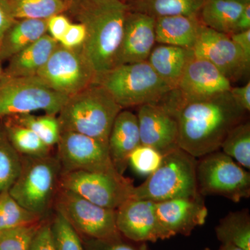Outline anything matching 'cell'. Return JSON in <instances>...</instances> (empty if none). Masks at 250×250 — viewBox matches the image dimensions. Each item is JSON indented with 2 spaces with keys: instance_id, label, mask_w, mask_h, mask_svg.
Listing matches in <instances>:
<instances>
[{
  "instance_id": "1",
  "label": "cell",
  "mask_w": 250,
  "mask_h": 250,
  "mask_svg": "<svg viewBox=\"0 0 250 250\" xmlns=\"http://www.w3.org/2000/svg\"><path fill=\"white\" fill-rule=\"evenodd\" d=\"M247 113L229 91L200 101L176 104L179 148L196 159L220 150L230 130L246 120Z\"/></svg>"
},
{
  "instance_id": "2",
  "label": "cell",
  "mask_w": 250,
  "mask_h": 250,
  "mask_svg": "<svg viewBox=\"0 0 250 250\" xmlns=\"http://www.w3.org/2000/svg\"><path fill=\"white\" fill-rule=\"evenodd\" d=\"M69 10L86 29V39L82 47L97 77L116 66L129 11L127 5L112 0Z\"/></svg>"
},
{
  "instance_id": "3",
  "label": "cell",
  "mask_w": 250,
  "mask_h": 250,
  "mask_svg": "<svg viewBox=\"0 0 250 250\" xmlns=\"http://www.w3.org/2000/svg\"><path fill=\"white\" fill-rule=\"evenodd\" d=\"M123 108L98 83L67 98L57 115L62 131L108 141L115 119Z\"/></svg>"
},
{
  "instance_id": "4",
  "label": "cell",
  "mask_w": 250,
  "mask_h": 250,
  "mask_svg": "<svg viewBox=\"0 0 250 250\" xmlns=\"http://www.w3.org/2000/svg\"><path fill=\"white\" fill-rule=\"evenodd\" d=\"M96 83L125 108L159 103L174 90L146 62L123 64L97 77Z\"/></svg>"
},
{
  "instance_id": "5",
  "label": "cell",
  "mask_w": 250,
  "mask_h": 250,
  "mask_svg": "<svg viewBox=\"0 0 250 250\" xmlns=\"http://www.w3.org/2000/svg\"><path fill=\"white\" fill-rule=\"evenodd\" d=\"M61 176L57 156H22L21 172L10 188V195L23 208L44 219L54 205Z\"/></svg>"
},
{
  "instance_id": "6",
  "label": "cell",
  "mask_w": 250,
  "mask_h": 250,
  "mask_svg": "<svg viewBox=\"0 0 250 250\" xmlns=\"http://www.w3.org/2000/svg\"><path fill=\"white\" fill-rule=\"evenodd\" d=\"M196 158L181 148L164 156L160 166L143 183L134 188L131 198L161 202L200 195Z\"/></svg>"
},
{
  "instance_id": "7",
  "label": "cell",
  "mask_w": 250,
  "mask_h": 250,
  "mask_svg": "<svg viewBox=\"0 0 250 250\" xmlns=\"http://www.w3.org/2000/svg\"><path fill=\"white\" fill-rule=\"evenodd\" d=\"M69 97L56 91L38 76L0 79V118L43 111L59 114Z\"/></svg>"
},
{
  "instance_id": "8",
  "label": "cell",
  "mask_w": 250,
  "mask_h": 250,
  "mask_svg": "<svg viewBox=\"0 0 250 250\" xmlns=\"http://www.w3.org/2000/svg\"><path fill=\"white\" fill-rule=\"evenodd\" d=\"M197 190L201 196L218 195L238 202L250 196V174L222 151L197 160Z\"/></svg>"
},
{
  "instance_id": "9",
  "label": "cell",
  "mask_w": 250,
  "mask_h": 250,
  "mask_svg": "<svg viewBox=\"0 0 250 250\" xmlns=\"http://www.w3.org/2000/svg\"><path fill=\"white\" fill-rule=\"evenodd\" d=\"M77 232L88 238H121L116 225V210L95 205L70 190L59 188L54 204Z\"/></svg>"
},
{
  "instance_id": "10",
  "label": "cell",
  "mask_w": 250,
  "mask_h": 250,
  "mask_svg": "<svg viewBox=\"0 0 250 250\" xmlns=\"http://www.w3.org/2000/svg\"><path fill=\"white\" fill-rule=\"evenodd\" d=\"M49 87L70 97L96 82L97 74L83 47L69 49L58 44L37 74Z\"/></svg>"
},
{
  "instance_id": "11",
  "label": "cell",
  "mask_w": 250,
  "mask_h": 250,
  "mask_svg": "<svg viewBox=\"0 0 250 250\" xmlns=\"http://www.w3.org/2000/svg\"><path fill=\"white\" fill-rule=\"evenodd\" d=\"M60 188L95 205L116 210L131 197L134 186L121 174L77 170L62 174Z\"/></svg>"
},
{
  "instance_id": "12",
  "label": "cell",
  "mask_w": 250,
  "mask_h": 250,
  "mask_svg": "<svg viewBox=\"0 0 250 250\" xmlns=\"http://www.w3.org/2000/svg\"><path fill=\"white\" fill-rule=\"evenodd\" d=\"M57 146V157L62 174L77 170L119 174L110 157L108 141L79 133L62 131Z\"/></svg>"
},
{
  "instance_id": "13",
  "label": "cell",
  "mask_w": 250,
  "mask_h": 250,
  "mask_svg": "<svg viewBox=\"0 0 250 250\" xmlns=\"http://www.w3.org/2000/svg\"><path fill=\"white\" fill-rule=\"evenodd\" d=\"M190 50L195 57L213 64L231 82L241 80L250 72V62L230 36L202 24Z\"/></svg>"
},
{
  "instance_id": "14",
  "label": "cell",
  "mask_w": 250,
  "mask_h": 250,
  "mask_svg": "<svg viewBox=\"0 0 250 250\" xmlns=\"http://www.w3.org/2000/svg\"><path fill=\"white\" fill-rule=\"evenodd\" d=\"M231 88V82L217 67L192 53L175 90L176 104L206 100Z\"/></svg>"
},
{
  "instance_id": "15",
  "label": "cell",
  "mask_w": 250,
  "mask_h": 250,
  "mask_svg": "<svg viewBox=\"0 0 250 250\" xmlns=\"http://www.w3.org/2000/svg\"><path fill=\"white\" fill-rule=\"evenodd\" d=\"M136 116L141 145L154 148L163 156L179 148L178 122L164 104L141 105Z\"/></svg>"
},
{
  "instance_id": "16",
  "label": "cell",
  "mask_w": 250,
  "mask_h": 250,
  "mask_svg": "<svg viewBox=\"0 0 250 250\" xmlns=\"http://www.w3.org/2000/svg\"><path fill=\"white\" fill-rule=\"evenodd\" d=\"M118 231L136 243L167 239L156 214V202L130 198L116 209Z\"/></svg>"
},
{
  "instance_id": "17",
  "label": "cell",
  "mask_w": 250,
  "mask_h": 250,
  "mask_svg": "<svg viewBox=\"0 0 250 250\" xmlns=\"http://www.w3.org/2000/svg\"><path fill=\"white\" fill-rule=\"evenodd\" d=\"M156 214L167 239L177 235L189 236L205 223L208 209L200 195L156 202Z\"/></svg>"
},
{
  "instance_id": "18",
  "label": "cell",
  "mask_w": 250,
  "mask_h": 250,
  "mask_svg": "<svg viewBox=\"0 0 250 250\" xmlns=\"http://www.w3.org/2000/svg\"><path fill=\"white\" fill-rule=\"evenodd\" d=\"M155 43V18L129 10L116 66L146 62Z\"/></svg>"
},
{
  "instance_id": "19",
  "label": "cell",
  "mask_w": 250,
  "mask_h": 250,
  "mask_svg": "<svg viewBox=\"0 0 250 250\" xmlns=\"http://www.w3.org/2000/svg\"><path fill=\"white\" fill-rule=\"evenodd\" d=\"M141 144L136 114L122 110L113 123L108 140V151L117 172L124 175L131 152Z\"/></svg>"
},
{
  "instance_id": "20",
  "label": "cell",
  "mask_w": 250,
  "mask_h": 250,
  "mask_svg": "<svg viewBox=\"0 0 250 250\" xmlns=\"http://www.w3.org/2000/svg\"><path fill=\"white\" fill-rule=\"evenodd\" d=\"M198 16L155 18L156 42L191 49L201 27Z\"/></svg>"
},
{
  "instance_id": "21",
  "label": "cell",
  "mask_w": 250,
  "mask_h": 250,
  "mask_svg": "<svg viewBox=\"0 0 250 250\" xmlns=\"http://www.w3.org/2000/svg\"><path fill=\"white\" fill-rule=\"evenodd\" d=\"M59 42L48 34L16 54L9 60L3 70V76L22 77L36 76L53 53Z\"/></svg>"
},
{
  "instance_id": "22",
  "label": "cell",
  "mask_w": 250,
  "mask_h": 250,
  "mask_svg": "<svg viewBox=\"0 0 250 250\" xmlns=\"http://www.w3.org/2000/svg\"><path fill=\"white\" fill-rule=\"evenodd\" d=\"M191 55L190 49L159 44L153 48L147 62L161 80L176 90Z\"/></svg>"
},
{
  "instance_id": "23",
  "label": "cell",
  "mask_w": 250,
  "mask_h": 250,
  "mask_svg": "<svg viewBox=\"0 0 250 250\" xmlns=\"http://www.w3.org/2000/svg\"><path fill=\"white\" fill-rule=\"evenodd\" d=\"M46 34L47 20H16L1 39L0 62L9 61Z\"/></svg>"
},
{
  "instance_id": "24",
  "label": "cell",
  "mask_w": 250,
  "mask_h": 250,
  "mask_svg": "<svg viewBox=\"0 0 250 250\" xmlns=\"http://www.w3.org/2000/svg\"><path fill=\"white\" fill-rule=\"evenodd\" d=\"M245 6L229 0H205L198 16L205 27L231 35Z\"/></svg>"
},
{
  "instance_id": "25",
  "label": "cell",
  "mask_w": 250,
  "mask_h": 250,
  "mask_svg": "<svg viewBox=\"0 0 250 250\" xmlns=\"http://www.w3.org/2000/svg\"><path fill=\"white\" fill-rule=\"evenodd\" d=\"M205 0H128L130 11L157 18L173 16H198Z\"/></svg>"
},
{
  "instance_id": "26",
  "label": "cell",
  "mask_w": 250,
  "mask_h": 250,
  "mask_svg": "<svg viewBox=\"0 0 250 250\" xmlns=\"http://www.w3.org/2000/svg\"><path fill=\"white\" fill-rule=\"evenodd\" d=\"M215 231L222 244L250 250V216L248 209L230 212L220 220Z\"/></svg>"
},
{
  "instance_id": "27",
  "label": "cell",
  "mask_w": 250,
  "mask_h": 250,
  "mask_svg": "<svg viewBox=\"0 0 250 250\" xmlns=\"http://www.w3.org/2000/svg\"><path fill=\"white\" fill-rule=\"evenodd\" d=\"M2 125L11 146L21 156L41 157L51 154L52 148L48 147L31 129L15 123L7 117Z\"/></svg>"
},
{
  "instance_id": "28",
  "label": "cell",
  "mask_w": 250,
  "mask_h": 250,
  "mask_svg": "<svg viewBox=\"0 0 250 250\" xmlns=\"http://www.w3.org/2000/svg\"><path fill=\"white\" fill-rule=\"evenodd\" d=\"M8 2L15 20H47L70 8L62 0H8Z\"/></svg>"
},
{
  "instance_id": "29",
  "label": "cell",
  "mask_w": 250,
  "mask_h": 250,
  "mask_svg": "<svg viewBox=\"0 0 250 250\" xmlns=\"http://www.w3.org/2000/svg\"><path fill=\"white\" fill-rule=\"evenodd\" d=\"M222 152L237 164L250 168V123L245 120L230 130L221 147Z\"/></svg>"
},
{
  "instance_id": "30",
  "label": "cell",
  "mask_w": 250,
  "mask_h": 250,
  "mask_svg": "<svg viewBox=\"0 0 250 250\" xmlns=\"http://www.w3.org/2000/svg\"><path fill=\"white\" fill-rule=\"evenodd\" d=\"M9 118L34 131L48 147L52 148L58 144L62 130L57 116L47 114L37 116L29 113Z\"/></svg>"
},
{
  "instance_id": "31",
  "label": "cell",
  "mask_w": 250,
  "mask_h": 250,
  "mask_svg": "<svg viewBox=\"0 0 250 250\" xmlns=\"http://www.w3.org/2000/svg\"><path fill=\"white\" fill-rule=\"evenodd\" d=\"M22 167V156L11 146L0 126V193L9 190Z\"/></svg>"
},
{
  "instance_id": "32",
  "label": "cell",
  "mask_w": 250,
  "mask_h": 250,
  "mask_svg": "<svg viewBox=\"0 0 250 250\" xmlns=\"http://www.w3.org/2000/svg\"><path fill=\"white\" fill-rule=\"evenodd\" d=\"M42 220L20 205L10 195L9 190L0 193V232Z\"/></svg>"
},
{
  "instance_id": "33",
  "label": "cell",
  "mask_w": 250,
  "mask_h": 250,
  "mask_svg": "<svg viewBox=\"0 0 250 250\" xmlns=\"http://www.w3.org/2000/svg\"><path fill=\"white\" fill-rule=\"evenodd\" d=\"M50 228L56 250H85L76 230L57 210Z\"/></svg>"
},
{
  "instance_id": "34",
  "label": "cell",
  "mask_w": 250,
  "mask_h": 250,
  "mask_svg": "<svg viewBox=\"0 0 250 250\" xmlns=\"http://www.w3.org/2000/svg\"><path fill=\"white\" fill-rule=\"evenodd\" d=\"M44 220L0 232V250H29Z\"/></svg>"
},
{
  "instance_id": "35",
  "label": "cell",
  "mask_w": 250,
  "mask_h": 250,
  "mask_svg": "<svg viewBox=\"0 0 250 250\" xmlns=\"http://www.w3.org/2000/svg\"><path fill=\"white\" fill-rule=\"evenodd\" d=\"M164 156L154 148L140 145L131 152L129 164L136 173L149 176L157 170Z\"/></svg>"
},
{
  "instance_id": "36",
  "label": "cell",
  "mask_w": 250,
  "mask_h": 250,
  "mask_svg": "<svg viewBox=\"0 0 250 250\" xmlns=\"http://www.w3.org/2000/svg\"><path fill=\"white\" fill-rule=\"evenodd\" d=\"M86 250H149L146 243L139 246L125 243L121 238L116 240H98L88 238L85 243Z\"/></svg>"
},
{
  "instance_id": "37",
  "label": "cell",
  "mask_w": 250,
  "mask_h": 250,
  "mask_svg": "<svg viewBox=\"0 0 250 250\" xmlns=\"http://www.w3.org/2000/svg\"><path fill=\"white\" fill-rule=\"evenodd\" d=\"M86 36L84 24L81 22L71 23L59 44L66 48H77L84 44Z\"/></svg>"
},
{
  "instance_id": "38",
  "label": "cell",
  "mask_w": 250,
  "mask_h": 250,
  "mask_svg": "<svg viewBox=\"0 0 250 250\" xmlns=\"http://www.w3.org/2000/svg\"><path fill=\"white\" fill-rule=\"evenodd\" d=\"M71 23L65 15H54L47 20V34L59 43Z\"/></svg>"
},
{
  "instance_id": "39",
  "label": "cell",
  "mask_w": 250,
  "mask_h": 250,
  "mask_svg": "<svg viewBox=\"0 0 250 250\" xmlns=\"http://www.w3.org/2000/svg\"><path fill=\"white\" fill-rule=\"evenodd\" d=\"M29 250H56L50 223L44 221L34 237Z\"/></svg>"
},
{
  "instance_id": "40",
  "label": "cell",
  "mask_w": 250,
  "mask_h": 250,
  "mask_svg": "<svg viewBox=\"0 0 250 250\" xmlns=\"http://www.w3.org/2000/svg\"><path fill=\"white\" fill-rule=\"evenodd\" d=\"M237 104L247 112L250 111V82L243 86L234 87L229 90Z\"/></svg>"
},
{
  "instance_id": "41",
  "label": "cell",
  "mask_w": 250,
  "mask_h": 250,
  "mask_svg": "<svg viewBox=\"0 0 250 250\" xmlns=\"http://www.w3.org/2000/svg\"><path fill=\"white\" fill-rule=\"evenodd\" d=\"M15 21L8 0H0V39Z\"/></svg>"
},
{
  "instance_id": "42",
  "label": "cell",
  "mask_w": 250,
  "mask_h": 250,
  "mask_svg": "<svg viewBox=\"0 0 250 250\" xmlns=\"http://www.w3.org/2000/svg\"><path fill=\"white\" fill-rule=\"evenodd\" d=\"M229 36L231 41L241 51L246 60L250 62V29Z\"/></svg>"
},
{
  "instance_id": "43",
  "label": "cell",
  "mask_w": 250,
  "mask_h": 250,
  "mask_svg": "<svg viewBox=\"0 0 250 250\" xmlns=\"http://www.w3.org/2000/svg\"><path fill=\"white\" fill-rule=\"evenodd\" d=\"M250 29V4H247L243 8L241 14L240 15L236 23L233 34L242 32Z\"/></svg>"
},
{
  "instance_id": "44",
  "label": "cell",
  "mask_w": 250,
  "mask_h": 250,
  "mask_svg": "<svg viewBox=\"0 0 250 250\" xmlns=\"http://www.w3.org/2000/svg\"><path fill=\"white\" fill-rule=\"evenodd\" d=\"M112 1V0H72L70 8L74 7V6H81V5L95 4V3L103 2V1ZM118 1H123V2L126 4L128 0H118Z\"/></svg>"
},
{
  "instance_id": "45",
  "label": "cell",
  "mask_w": 250,
  "mask_h": 250,
  "mask_svg": "<svg viewBox=\"0 0 250 250\" xmlns=\"http://www.w3.org/2000/svg\"><path fill=\"white\" fill-rule=\"evenodd\" d=\"M203 250H213L210 248H205ZM216 250H243L241 248H238V247L233 246L231 244H222L221 246Z\"/></svg>"
},
{
  "instance_id": "46",
  "label": "cell",
  "mask_w": 250,
  "mask_h": 250,
  "mask_svg": "<svg viewBox=\"0 0 250 250\" xmlns=\"http://www.w3.org/2000/svg\"><path fill=\"white\" fill-rule=\"evenodd\" d=\"M229 1H234L242 5L250 4V0H229Z\"/></svg>"
},
{
  "instance_id": "47",
  "label": "cell",
  "mask_w": 250,
  "mask_h": 250,
  "mask_svg": "<svg viewBox=\"0 0 250 250\" xmlns=\"http://www.w3.org/2000/svg\"><path fill=\"white\" fill-rule=\"evenodd\" d=\"M1 62H0V79L1 78V77H2L3 75V68L2 67H1Z\"/></svg>"
},
{
  "instance_id": "48",
  "label": "cell",
  "mask_w": 250,
  "mask_h": 250,
  "mask_svg": "<svg viewBox=\"0 0 250 250\" xmlns=\"http://www.w3.org/2000/svg\"><path fill=\"white\" fill-rule=\"evenodd\" d=\"M62 1H65V2L67 3V4L69 5V6H70V4H71L72 0H62Z\"/></svg>"
},
{
  "instance_id": "49",
  "label": "cell",
  "mask_w": 250,
  "mask_h": 250,
  "mask_svg": "<svg viewBox=\"0 0 250 250\" xmlns=\"http://www.w3.org/2000/svg\"><path fill=\"white\" fill-rule=\"evenodd\" d=\"M0 44H1V39H0Z\"/></svg>"
}]
</instances>
